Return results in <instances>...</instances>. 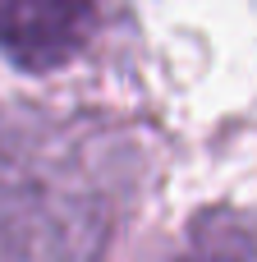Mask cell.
Segmentation results:
<instances>
[{
	"mask_svg": "<svg viewBox=\"0 0 257 262\" xmlns=\"http://www.w3.org/2000/svg\"><path fill=\"white\" fill-rule=\"evenodd\" d=\"M92 32V0H0V51L18 69L64 64Z\"/></svg>",
	"mask_w": 257,
	"mask_h": 262,
	"instance_id": "1",
	"label": "cell"
},
{
	"mask_svg": "<svg viewBox=\"0 0 257 262\" xmlns=\"http://www.w3.org/2000/svg\"><path fill=\"white\" fill-rule=\"evenodd\" d=\"M175 262H257V239L244 216L202 212L189 230V244Z\"/></svg>",
	"mask_w": 257,
	"mask_h": 262,
	"instance_id": "2",
	"label": "cell"
}]
</instances>
